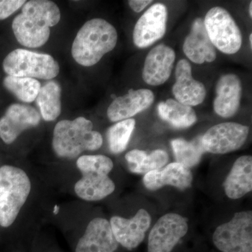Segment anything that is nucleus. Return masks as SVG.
Masks as SVG:
<instances>
[{"label":"nucleus","mask_w":252,"mask_h":252,"mask_svg":"<svg viewBox=\"0 0 252 252\" xmlns=\"http://www.w3.org/2000/svg\"><path fill=\"white\" fill-rule=\"evenodd\" d=\"M151 222L152 217L149 212L140 209L132 218L114 216L111 218L109 223L119 245L132 250L143 242Z\"/></svg>","instance_id":"nucleus-11"},{"label":"nucleus","mask_w":252,"mask_h":252,"mask_svg":"<svg viewBox=\"0 0 252 252\" xmlns=\"http://www.w3.org/2000/svg\"><path fill=\"white\" fill-rule=\"evenodd\" d=\"M61 17V11L54 1L31 0L26 1L21 14L13 21V32L21 45L41 47L49 40L50 28L57 25Z\"/></svg>","instance_id":"nucleus-1"},{"label":"nucleus","mask_w":252,"mask_h":252,"mask_svg":"<svg viewBox=\"0 0 252 252\" xmlns=\"http://www.w3.org/2000/svg\"><path fill=\"white\" fill-rule=\"evenodd\" d=\"M225 195L230 199L241 198L252 190V157L239 158L223 183Z\"/></svg>","instance_id":"nucleus-21"},{"label":"nucleus","mask_w":252,"mask_h":252,"mask_svg":"<svg viewBox=\"0 0 252 252\" xmlns=\"http://www.w3.org/2000/svg\"><path fill=\"white\" fill-rule=\"evenodd\" d=\"M59 207L56 206L54 209V214H57L59 212Z\"/></svg>","instance_id":"nucleus-33"},{"label":"nucleus","mask_w":252,"mask_h":252,"mask_svg":"<svg viewBox=\"0 0 252 252\" xmlns=\"http://www.w3.org/2000/svg\"><path fill=\"white\" fill-rule=\"evenodd\" d=\"M77 166L81 172H104L110 173L114 163L112 159L104 155L81 156L77 160Z\"/></svg>","instance_id":"nucleus-28"},{"label":"nucleus","mask_w":252,"mask_h":252,"mask_svg":"<svg viewBox=\"0 0 252 252\" xmlns=\"http://www.w3.org/2000/svg\"><path fill=\"white\" fill-rule=\"evenodd\" d=\"M153 2V1H144V0H130L128 1L129 6L131 9L133 10L136 13H140L143 11L149 4Z\"/></svg>","instance_id":"nucleus-30"},{"label":"nucleus","mask_w":252,"mask_h":252,"mask_svg":"<svg viewBox=\"0 0 252 252\" xmlns=\"http://www.w3.org/2000/svg\"><path fill=\"white\" fill-rule=\"evenodd\" d=\"M167 18L165 5H152L136 23L132 34L135 45L145 49L162 39L166 32Z\"/></svg>","instance_id":"nucleus-10"},{"label":"nucleus","mask_w":252,"mask_h":252,"mask_svg":"<svg viewBox=\"0 0 252 252\" xmlns=\"http://www.w3.org/2000/svg\"><path fill=\"white\" fill-rule=\"evenodd\" d=\"M172 150L177 162L190 169L198 165L205 153L200 137L188 142L183 139H175L171 142Z\"/></svg>","instance_id":"nucleus-25"},{"label":"nucleus","mask_w":252,"mask_h":252,"mask_svg":"<svg viewBox=\"0 0 252 252\" xmlns=\"http://www.w3.org/2000/svg\"><path fill=\"white\" fill-rule=\"evenodd\" d=\"M158 113L162 120L177 129L187 128L197 122L196 114L191 107L173 99L160 102Z\"/></svg>","instance_id":"nucleus-22"},{"label":"nucleus","mask_w":252,"mask_h":252,"mask_svg":"<svg viewBox=\"0 0 252 252\" xmlns=\"http://www.w3.org/2000/svg\"><path fill=\"white\" fill-rule=\"evenodd\" d=\"M250 129L247 126L233 122L212 126L200 137L205 152L225 154L238 150L246 142Z\"/></svg>","instance_id":"nucleus-8"},{"label":"nucleus","mask_w":252,"mask_h":252,"mask_svg":"<svg viewBox=\"0 0 252 252\" xmlns=\"http://www.w3.org/2000/svg\"><path fill=\"white\" fill-rule=\"evenodd\" d=\"M83 177L74 186L77 196L86 201H98L112 194L115 185L104 172H81Z\"/></svg>","instance_id":"nucleus-20"},{"label":"nucleus","mask_w":252,"mask_h":252,"mask_svg":"<svg viewBox=\"0 0 252 252\" xmlns=\"http://www.w3.org/2000/svg\"><path fill=\"white\" fill-rule=\"evenodd\" d=\"M119 245L109 220L97 217L88 225L78 241L75 252H115Z\"/></svg>","instance_id":"nucleus-14"},{"label":"nucleus","mask_w":252,"mask_h":252,"mask_svg":"<svg viewBox=\"0 0 252 252\" xmlns=\"http://www.w3.org/2000/svg\"><path fill=\"white\" fill-rule=\"evenodd\" d=\"M117 40V31L112 24L102 18L91 19L81 27L74 39L73 59L84 67L94 66L115 48Z\"/></svg>","instance_id":"nucleus-2"},{"label":"nucleus","mask_w":252,"mask_h":252,"mask_svg":"<svg viewBox=\"0 0 252 252\" xmlns=\"http://www.w3.org/2000/svg\"><path fill=\"white\" fill-rule=\"evenodd\" d=\"M62 89L56 81H48L41 86L36 97V104L41 115L46 122H53L59 117L62 109L61 104Z\"/></svg>","instance_id":"nucleus-24"},{"label":"nucleus","mask_w":252,"mask_h":252,"mask_svg":"<svg viewBox=\"0 0 252 252\" xmlns=\"http://www.w3.org/2000/svg\"><path fill=\"white\" fill-rule=\"evenodd\" d=\"M176 54L170 46L159 44L149 51L144 61L142 79L150 86L162 85L171 74Z\"/></svg>","instance_id":"nucleus-15"},{"label":"nucleus","mask_w":252,"mask_h":252,"mask_svg":"<svg viewBox=\"0 0 252 252\" xmlns=\"http://www.w3.org/2000/svg\"><path fill=\"white\" fill-rule=\"evenodd\" d=\"M31 190V182L22 169L0 167V225L7 228L17 218Z\"/></svg>","instance_id":"nucleus-4"},{"label":"nucleus","mask_w":252,"mask_h":252,"mask_svg":"<svg viewBox=\"0 0 252 252\" xmlns=\"http://www.w3.org/2000/svg\"><path fill=\"white\" fill-rule=\"evenodd\" d=\"M3 85L19 100L26 103L34 102L41 89L40 83L35 79L13 76L5 77Z\"/></svg>","instance_id":"nucleus-26"},{"label":"nucleus","mask_w":252,"mask_h":252,"mask_svg":"<svg viewBox=\"0 0 252 252\" xmlns=\"http://www.w3.org/2000/svg\"><path fill=\"white\" fill-rule=\"evenodd\" d=\"M175 79L172 94L176 100L191 107L203 103L206 97V89L203 83L194 79L191 65L187 60H180L177 63Z\"/></svg>","instance_id":"nucleus-13"},{"label":"nucleus","mask_w":252,"mask_h":252,"mask_svg":"<svg viewBox=\"0 0 252 252\" xmlns=\"http://www.w3.org/2000/svg\"><path fill=\"white\" fill-rule=\"evenodd\" d=\"M154 101V93L149 89L130 90L113 101L107 109V117L112 122L130 119L148 109Z\"/></svg>","instance_id":"nucleus-16"},{"label":"nucleus","mask_w":252,"mask_h":252,"mask_svg":"<svg viewBox=\"0 0 252 252\" xmlns=\"http://www.w3.org/2000/svg\"><path fill=\"white\" fill-rule=\"evenodd\" d=\"M25 0H0V20H4L26 4Z\"/></svg>","instance_id":"nucleus-29"},{"label":"nucleus","mask_w":252,"mask_h":252,"mask_svg":"<svg viewBox=\"0 0 252 252\" xmlns=\"http://www.w3.org/2000/svg\"><path fill=\"white\" fill-rule=\"evenodd\" d=\"M40 122V114L34 107L11 104L0 119V138L4 143H13L23 131L36 127Z\"/></svg>","instance_id":"nucleus-12"},{"label":"nucleus","mask_w":252,"mask_h":252,"mask_svg":"<svg viewBox=\"0 0 252 252\" xmlns=\"http://www.w3.org/2000/svg\"><path fill=\"white\" fill-rule=\"evenodd\" d=\"M133 119L119 122L109 127L107 131L109 147L113 154L122 153L127 148V144L135 127Z\"/></svg>","instance_id":"nucleus-27"},{"label":"nucleus","mask_w":252,"mask_h":252,"mask_svg":"<svg viewBox=\"0 0 252 252\" xmlns=\"http://www.w3.org/2000/svg\"><path fill=\"white\" fill-rule=\"evenodd\" d=\"M242 91L241 81L238 76L222 75L216 85V97L214 100L215 113L225 119L233 117L240 108Z\"/></svg>","instance_id":"nucleus-17"},{"label":"nucleus","mask_w":252,"mask_h":252,"mask_svg":"<svg viewBox=\"0 0 252 252\" xmlns=\"http://www.w3.org/2000/svg\"><path fill=\"white\" fill-rule=\"evenodd\" d=\"M249 14H250V17H252V1L250 2V6H249Z\"/></svg>","instance_id":"nucleus-31"},{"label":"nucleus","mask_w":252,"mask_h":252,"mask_svg":"<svg viewBox=\"0 0 252 252\" xmlns=\"http://www.w3.org/2000/svg\"><path fill=\"white\" fill-rule=\"evenodd\" d=\"M221 252H252V212H237L233 218L219 225L212 236Z\"/></svg>","instance_id":"nucleus-7"},{"label":"nucleus","mask_w":252,"mask_h":252,"mask_svg":"<svg viewBox=\"0 0 252 252\" xmlns=\"http://www.w3.org/2000/svg\"><path fill=\"white\" fill-rule=\"evenodd\" d=\"M125 158L130 171L140 175L160 170L169 160L168 154L162 149H157L149 154L144 151L133 149L127 152Z\"/></svg>","instance_id":"nucleus-23"},{"label":"nucleus","mask_w":252,"mask_h":252,"mask_svg":"<svg viewBox=\"0 0 252 252\" xmlns=\"http://www.w3.org/2000/svg\"><path fill=\"white\" fill-rule=\"evenodd\" d=\"M94 124L84 117L61 121L55 126L53 149L56 155L64 158H75L85 151H96L102 147L103 139Z\"/></svg>","instance_id":"nucleus-3"},{"label":"nucleus","mask_w":252,"mask_h":252,"mask_svg":"<svg viewBox=\"0 0 252 252\" xmlns=\"http://www.w3.org/2000/svg\"><path fill=\"white\" fill-rule=\"evenodd\" d=\"M204 25L215 48L225 54H235L243 44V35L235 20L227 10L216 6L209 10Z\"/></svg>","instance_id":"nucleus-6"},{"label":"nucleus","mask_w":252,"mask_h":252,"mask_svg":"<svg viewBox=\"0 0 252 252\" xmlns=\"http://www.w3.org/2000/svg\"><path fill=\"white\" fill-rule=\"evenodd\" d=\"M3 69L9 76L51 80L59 74V63L49 54L18 49L3 61Z\"/></svg>","instance_id":"nucleus-5"},{"label":"nucleus","mask_w":252,"mask_h":252,"mask_svg":"<svg viewBox=\"0 0 252 252\" xmlns=\"http://www.w3.org/2000/svg\"><path fill=\"white\" fill-rule=\"evenodd\" d=\"M183 51L187 57L196 64L212 63L216 59V49L209 38L202 18L193 21L184 42Z\"/></svg>","instance_id":"nucleus-18"},{"label":"nucleus","mask_w":252,"mask_h":252,"mask_svg":"<svg viewBox=\"0 0 252 252\" xmlns=\"http://www.w3.org/2000/svg\"><path fill=\"white\" fill-rule=\"evenodd\" d=\"M249 39H250V46H252V34H250V37H249Z\"/></svg>","instance_id":"nucleus-32"},{"label":"nucleus","mask_w":252,"mask_h":252,"mask_svg":"<svg viewBox=\"0 0 252 252\" xmlns=\"http://www.w3.org/2000/svg\"><path fill=\"white\" fill-rule=\"evenodd\" d=\"M193 182V175L190 169L178 162H172L160 170L145 174L144 187L151 190H157L165 186H172L180 190L190 188Z\"/></svg>","instance_id":"nucleus-19"},{"label":"nucleus","mask_w":252,"mask_h":252,"mask_svg":"<svg viewBox=\"0 0 252 252\" xmlns=\"http://www.w3.org/2000/svg\"><path fill=\"white\" fill-rule=\"evenodd\" d=\"M189 230L188 220L176 213L160 217L149 235L148 252H172Z\"/></svg>","instance_id":"nucleus-9"}]
</instances>
